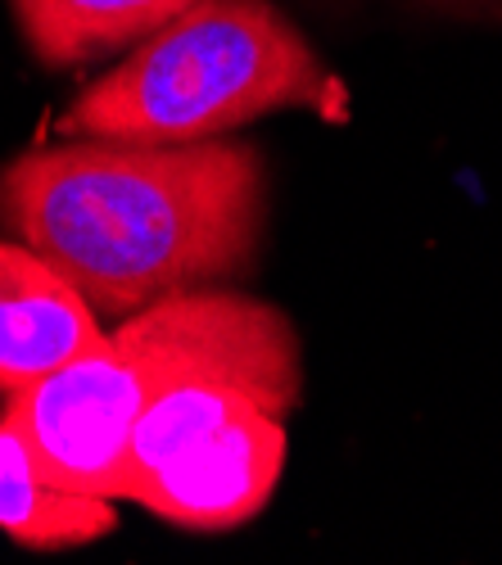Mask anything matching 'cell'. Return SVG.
<instances>
[{"instance_id":"cell-1","label":"cell","mask_w":502,"mask_h":565,"mask_svg":"<svg viewBox=\"0 0 502 565\" xmlns=\"http://www.w3.org/2000/svg\"><path fill=\"white\" fill-rule=\"evenodd\" d=\"M267 177L241 140L118 146L68 140L0 172V226L55 263L100 317L249 271Z\"/></svg>"},{"instance_id":"cell-2","label":"cell","mask_w":502,"mask_h":565,"mask_svg":"<svg viewBox=\"0 0 502 565\" xmlns=\"http://www.w3.org/2000/svg\"><path fill=\"white\" fill-rule=\"evenodd\" d=\"M186 381L236 385L267 412L303 394L299 335L281 308L236 290H181L122 317L82 358L6 398L45 476L64 489L118 498L131 426L159 394Z\"/></svg>"},{"instance_id":"cell-3","label":"cell","mask_w":502,"mask_h":565,"mask_svg":"<svg viewBox=\"0 0 502 565\" xmlns=\"http://www.w3.org/2000/svg\"><path fill=\"white\" fill-rule=\"evenodd\" d=\"M349 118V90L271 0H195L141 36L64 114L68 136L195 146L263 114Z\"/></svg>"},{"instance_id":"cell-4","label":"cell","mask_w":502,"mask_h":565,"mask_svg":"<svg viewBox=\"0 0 502 565\" xmlns=\"http://www.w3.org/2000/svg\"><path fill=\"white\" fill-rule=\"evenodd\" d=\"M286 452L277 412L236 385L186 381L136 416L118 498L177 530H241L277 493Z\"/></svg>"},{"instance_id":"cell-5","label":"cell","mask_w":502,"mask_h":565,"mask_svg":"<svg viewBox=\"0 0 502 565\" xmlns=\"http://www.w3.org/2000/svg\"><path fill=\"white\" fill-rule=\"evenodd\" d=\"M100 312L23 241H0V394L45 381L100 344Z\"/></svg>"},{"instance_id":"cell-6","label":"cell","mask_w":502,"mask_h":565,"mask_svg":"<svg viewBox=\"0 0 502 565\" xmlns=\"http://www.w3.org/2000/svg\"><path fill=\"white\" fill-rule=\"evenodd\" d=\"M118 530L114 498L77 493L45 476L32 444L0 416V534L32 552L86 547Z\"/></svg>"},{"instance_id":"cell-7","label":"cell","mask_w":502,"mask_h":565,"mask_svg":"<svg viewBox=\"0 0 502 565\" xmlns=\"http://www.w3.org/2000/svg\"><path fill=\"white\" fill-rule=\"evenodd\" d=\"M191 6L195 0H10L28 51L45 68H73L131 51Z\"/></svg>"}]
</instances>
